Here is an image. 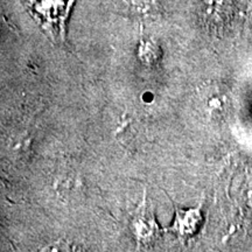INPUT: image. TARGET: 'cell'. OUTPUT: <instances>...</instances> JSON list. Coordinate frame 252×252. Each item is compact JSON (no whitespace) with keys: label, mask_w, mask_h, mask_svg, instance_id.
<instances>
[{"label":"cell","mask_w":252,"mask_h":252,"mask_svg":"<svg viewBox=\"0 0 252 252\" xmlns=\"http://www.w3.org/2000/svg\"><path fill=\"white\" fill-rule=\"evenodd\" d=\"M76 0H23L25 7L53 42L65 39V24Z\"/></svg>","instance_id":"1"},{"label":"cell","mask_w":252,"mask_h":252,"mask_svg":"<svg viewBox=\"0 0 252 252\" xmlns=\"http://www.w3.org/2000/svg\"><path fill=\"white\" fill-rule=\"evenodd\" d=\"M131 229L139 247H151L160 237L161 231L157 224L153 213L147 206L146 194H144L143 202L132 216Z\"/></svg>","instance_id":"2"},{"label":"cell","mask_w":252,"mask_h":252,"mask_svg":"<svg viewBox=\"0 0 252 252\" xmlns=\"http://www.w3.org/2000/svg\"><path fill=\"white\" fill-rule=\"evenodd\" d=\"M201 208H194V209H179L176 208V216L173 225L169 228V231L174 232L180 239L181 243H185L188 238H190L198 230L202 216H201Z\"/></svg>","instance_id":"3"}]
</instances>
